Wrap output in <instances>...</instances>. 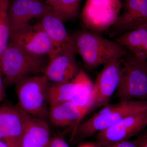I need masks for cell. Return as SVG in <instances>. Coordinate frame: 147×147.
<instances>
[{
	"label": "cell",
	"mask_w": 147,
	"mask_h": 147,
	"mask_svg": "<svg viewBox=\"0 0 147 147\" xmlns=\"http://www.w3.org/2000/svg\"><path fill=\"white\" fill-rule=\"evenodd\" d=\"M71 37L76 53L81 56L88 70H92L114 60L121 59L130 53L115 40L87 29L76 32Z\"/></svg>",
	"instance_id": "cell-1"
},
{
	"label": "cell",
	"mask_w": 147,
	"mask_h": 147,
	"mask_svg": "<svg viewBox=\"0 0 147 147\" xmlns=\"http://www.w3.org/2000/svg\"><path fill=\"white\" fill-rule=\"evenodd\" d=\"M44 56L34 55L9 42L0 59L5 83L9 86L27 76L43 74L49 62Z\"/></svg>",
	"instance_id": "cell-2"
},
{
	"label": "cell",
	"mask_w": 147,
	"mask_h": 147,
	"mask_svg": "<svg viewBox=\"0 0 147 147\" xmlns=\"http://www.w3.org/2000/svg\"><path fill=\"white\" fill-rule=\"evenodd\" d=\"M147 110V100H132L107 104L77 126L71 139H84L112 126L132 114Z\"/></svg>",
	"instance_id": "cell-3"
},
{
	"label": "cell",
	"mask_w": 147,
	"mask_h": 147,
	"mask_svg": "<svg viewBox=\"0 0 147 147\" xmlns=\"http://www.w3.org/2000/svg\"><path fill=\"white\" fill-rule=\"evenodd\" d=\"M116 96L120 101L147 100V60L131 53L120 61Z\"/></svg>",
	"instance_id": "cell-4"
},
{
	"label": "cell",
	"mask_w": 147,
	"mask_h": 147,
	"mask_svg": "<svg viewBox=\"0 0 147 147\" xmlns=\"http://www.w3.org/2000/svg\"><path fill=\"white\" fill-rule=\"evenodd\" d=\"M18 106L30 115L45 121L48 118L50 82L44 75L25 77L15 84Z\"/></svg>",
	"instance_id": "cell-5"
},
{
	"label": "cell",
	"mask_w": 147,
	"mask_h": 147,
	"mask_svg": "<svg viewBox=\"0 0 147 147\" xmlns=\"http://www.w3.org/2000/svg\"><path fill=\"white\" fill-rule=\"evenodd\" d=\"M9 42L38 56H48L53 51L50 38L40 22L11 29Z\"/></svg>",
	"instance_id": "cell-6"
},
{
	"label": "cell",
	"mask_w": 147,
	"mask_h": 147,
	"mask_svg": "<svg viewBox=\"0 0 147 147\" xmlns=\"http://www.w3.org/2000/svg\"><path fill=\"white\" fill-rule=\"evenodd\" d=\"M121 59L114 60L104 65L98 74L94 84L89 113L108 104L117 90L119 81Z\"/></svg>",
	"instance_id": "cell-7"
},
{
	"label": "cell",
	"mask_w": 147,
	"mask_h": 147,
	"mask_svg": "<svg viewBox=\"0 0 147 147\" xmlns=\"http://www.w3.org/2000/svg\"><path fill=\"white\" fill-rule=\"evenodd\" d=\"M147 126V110L127 116L98 132L96 139L98 144L105 146L127 140L137 135Z\"/></svg>",
	"instance_id": "cell-8"
},
{
	"label": "cell",
	"mask_w": 147,
	"mask_h": 147,
	"mask_svg": "<svg viewBox=\"0 0 147 147\" xmlns=\"http://www.w3.org/2000/svg\"><path fill=\"white\" fill-rule=\"evenodd\" d=\"M76 49L67 48L49 58V62L43 75L53 84H61L71 81L81 69L76 62Z\"/></svg>",
	"instance_id": "cell-9"
},
{
	"label": "cell",
	"mask_w": 147,
	"mask_h": 147,
	"mask_svg": "<svg viewBox=\"0 0 147 147\" xmlns=\"http://www.w3.org/2000/svg\"><path fill=\"white\" fill-rule=\"evenodd\" d=\"M28 114L17 105H0V140L10 147H17Z\"/></svg>",
	"instance_id": "cell-10"
},
{
	"label": "cell",
	"mask_w": 147,
	"mask_h": 147,
	"mask_svg": "<svg viewBox=\"0 0 147 147\" xmlns=\"http://www.w3.org/2000/svg\"><path fill=\"white\" fill-rule=\"evenodd\" d=\"M123 1V11L110 29L111 36L117 37L147 25V0Z\"/></svg>",
	"instance_id": "cell-11"
},
{
	"label": "cell",
	"mask_w": 147,
	"mask_h": 147,
	"mask_svg": "<svg viewBox=\"0 0 147 147\" xmlns=\"http://www.w3.org/2000/svg\"><path fill=\"white\" fill-rule=\"evenodd\" d=\"M52 11L50 6L39 0H13L8 10L10 29L28 24L33 18H41Z\"/></svg>",
	"instance_id": "cell-12"
},
{
	"label": "cell",
	"mask_w": 147,
	"mask_h": 147,
	"mask_svg": "<svg viewBox=\"0 0 147 147\" xmlns=\"http://www.w3.org/2000/svg\"><path fill=\"white\" fill-rule=\"evenodd\" d=\"M63 22L52 11L42 17L40 21L53 46V51L48 58L65 49H76L73 38L69 34Z\"/></svg>",
	"instance_id": "cell-13"
},
{
	"label": "cell",
	"mask_w": 147,
	"mask_h": 147,
	"mask_svg": "<svg viewBox=\"0 0 147 147\" xmlns=\"http://www.w3.org/2000/svg\"><path fill=\"white\" fill-rule=\"evenodd\" d=\"M51 138L46 121L28 115L17 147H48Z\"/></svg>",
	"instance_id": "cell-14"
},
{
	"label": "cell",
	"mask_w": 147,
	"mask_h": 147,
	"mask_svg": "<svg viewBox=\"0 0 147 147\" xmlns=\"http://www.w3.org/2000/svg\"><path fill=\"white\" fill-rule=\"evenodd\" d=\"M84 117L83 111L71 102L50 105L48 113V118L55 126H73L72 135Z\"/></svg>",
	"instance_id": "cell-15"
},
{
	"label": "cell",
	"mask_w": 147,
	"mask_h": 147,
	"mask_svg": "<svg viewBox=\"0 0 147 147\" xmlns=\"http://www.w3.org/2000/svg\"><path fill=\"white\" fill-rule=\"evenodd\" d=\"M114 40L134 56L147 60V25L124 33Z\"/></svg>",
	"instance_id": "cell-16"
},
{
	"label": "cell",
	"mask_w": 147,
	"mask_h": 147,
	"mask_svg": "<svg viewBox=\"0 0 147 147\" xmlns=\"http://www.w3.org/2000/svg\"><path fill=\"white\" fill-rule=\"evenodd\" d=\"M82 71L69 82L50 85L48 94L49 105L71 102L78 94L83 80Z\"/></svg>",
	"instance_id": "cell-17"
},
{
	"label": "cell",
	"mask_w": 147,
	"mask_h": 147,
	"mask_svg": "<svg viewBox=\"0 0 147 147\" xmlns=\"http://www.w3.org/2000/svg\"><path fill=\"white\" fill-rule=\"evenodd\" d=\"M9 7V0H0V59L9 42L10 28Z\"/></svg>",
	"instance_id": "cell-18"
},
{
	"label": "cell",
	"mask_w": 147,
	"mask_h": 147,
	"mask_svg": "<svg viewBox=\"0 0 147 147\" xmlns=\"http://www.w3.org/2000/svg\"><path fill=\"white\" fill-rule=\"evenodd\" d=\"M82 0H60L59 4L52 12L63 22L75 18Z\"/></svg>",
	"instance_id": "cell-19"
},
{
	"label": "cell",
	"mask_w": 147,
	"mask_h": 147,
	"mask_svg": "<svg viewBox=\"0 0 147 147\" xmlns=\"http://www.w3.org/2000/svg\"><path fill=\"white\" fill-rule=\"evenodd\" d=\"M48 147H69L64 139L61 137H52Z\"/></svg>",
	"instance_id": "cell-20"
},
{
	"label": "cell",
	"mask_w": 147,
	"mask_h": 147,
	"mask_svg": "<svg viewBox=\"0 0 147 147\" xmlns=\"http://www.w3.org/2000/svg\"><path fill=\"white\" fill-rule=\"evenodd\" d=\"M108 147H138L135 140L129 141L127 140L119 141L111 144Z\"/></svg>",
	"instance_id": "cell-21"
},
{
	"label": "cell",
	"mask_w": 147,
	"mask_h": 147,
	"mask_svg": "<svg viewBox=\"0 0 147 147\" xmlns=\"http://www.w3.org/2000/svg\"><path fill=\"white\" fill-rule=\"evenodd\" d=\"M138 147H147V132L135 140Z\"/></svg>",
	"instance_id": "cell-22"
},
{
	"label": "cell",
	"mask_w": 147,
	"mask_h": 147,
	"mask_svg": "<svg viewBox=\"0 0 147 147\" xmlns=\"http://www.w3.org/2000/svg\"><path fill=\"white\" fill-rule=\"evenodd\" d=\"M2 75V73L1 66H0V102L2 101L5 97V92Z\"/></svg>",
	"instance_id": "cell-23"
},
{
	"label": "cell",
	"mask_w": 147,
	"mask_h": 147,
	"mask_svg": "<svg viewBox=\"0 0 147 147\" xmlns=\"http://www.w3.org/2000/svg\"><path fill=\"white\" fill-rule=\"evenodd\" d=\"M46 1V3L50 6L52 10L57 7L59 4L60 0H44Z\"/></svg>",
	"instance_id": "cell-24"
},
{
	"label": "cell",
	"mask_w": 147,
	"mask_h": 147,
	"mask_svg": "<svg viewBox=\"0 0 147 147\" xmlns=\"http://www.w3.org/2000/svg\"><path fill=\"white\" fill-rule=\"evenodd\" d=\"M0 147H10L4 141L0 140Z\"/></svg>",
	"instance_id": "cell-25"
},
{
	"label": "cell",
	"mask_w": 147,
	"mask_h": 147,
	"mask_svg": "<svg viewBox=\"0 0 147 147\" xmlns=\"http://www.w3.org/2000/svg\"><path fill=\"white\" fill-rule=\"evenodd\" d=\"M78 147H96L95 145L93 144H90V143H86V144H83L80 145Z\"/></svg>",
	"instance_id": "cell-26"
}]
</instances>
